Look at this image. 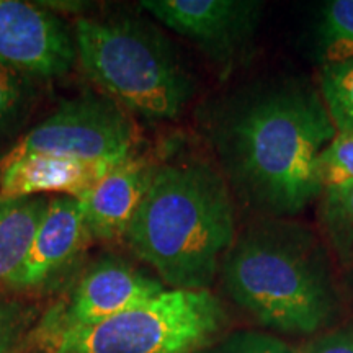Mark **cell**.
Masks as SVG:
<instances>
[{"label": "cell", "instance_id": "obj_1", "mask_svg": "<svg viewBox=\"0 0 353 353\" xmlns=\"http://www.w3.org/2000/svg\"><path fill=\"white\" fill-rule=\"evenodd\" d=\"M335 134L319 90L299 81L232 97L210 125L229 188L267 218L301 213L322 195L317 159Z\"/></svg>", "mask_w": 353, "mask_h": 353}, {"label": "cell", "instance_id": "obj_2", "mask_svg": "<svg viewBox=\"0 0 353 353\" xmlns=\"http://www.w3.org/2000/svg\"><path fill=\"white\" fill-rule=\"evenodd\" d=\"M236 236L226 176L187 159L157 164L123 242L170 290H208Z\"/></svg>", "mask_w": 353, "mask_h": 353}, {"label": "cell", "instance_id": "obj_3", "mask_svg": "<svg viewBox=\"0 0 353 353\" xmlns=\"http://www.w3.org/2000/svg\"><path fill=\"white\" fill-rule=\"evenodd\" d=\"M221 268L229 296L265 327L314 334L335 314L327 245L294 221L263 218L247 226Z\"/></svg>", "mask_w": 353, "mask_h": 353}, {"label": "cell", "instance_id": "obj_4", "mask_svg": "<svg viewBox=\"0 0 353 353\" xmlns=\"http://www.w3.org/2000/svg\"><path fill=\"white\" fill-rule=\"evenodd\" d=\"M74 38L87 77L131 117L170 121L193 100L192 74L169 38L148 21L82 19Z\"/></svg>", "mask_w": 353, "mask_h": 353}, {"label": "cell", "instance_id": "obj_5", "mask_svg": "<svg viewBox=\"0 0 353 353\" xmlns=\"http://www.w3.org/2000/svg\"><path fill=\"white\" fill-rule=\"evenodd\" d=\"M226 324L210 290H170L92 327L41 341L46 353H198Z\"/></svg>", "mask_w": 353, "mask_h": 353}, {"label": "cell", "instance_id": "obj_6", "mask_svg": "<svg viewBox=\"0 0 353 353\" xmlns=\"http://www.w3.org/2000/svg\"><path fill=\"white\" fill-rule=\"evenodd\" d=\"M138 143L139 132L130 113L107 95L85 94L64 101L17 141L2 159L48 154L114 164L134 154Z\"/></svg>", "mask_w": 353, "mask_h": 353}, {"label": "cell", "instance_id": "obj_7", "mask_svg": "<svg viewBox=\"0 0 353 353\" xmlns=\"http://www.w3.org/2000/svg\"><path fill=\"white\" fill-rule=\"evenodd\" d=\"M139 7L224 69L249 50L263 12L259 0H143Z\"/></svg>", "mask_w": 353, "mask_h": 353}, {"label": "cell", "instance_id": "obj_8", "mask_svg": "<svg viewBox=\"0 0 353 353\" xmlns=\"http://www.w3.org/2000/svg\"><path fill=\"white\" fill-rule=\"evenodd\" d=\"M77 59L76 38L38 3L0 0V61L33 81L63 77Z\"/></svg>", "mask_w": 353, "mask_h": 353}, {"label": "cell", "instance_id": "obj_9", "mask_svg": "<svg viewBox=\"0 0 353 353\" xmlns=\"http://www.w3.org/2000/svg\"><path fill=\"white\" fill-rule=\"evenodd\" d=\"M165 286L130 263L105 259L83 273L68 301L44 317L39 335L92 327L162 293Z\"/></svg>", "mask_w": 353, "mask_h": 353}, {"label": "cell", "instance_id": "obj_10", "mask_svg": "<svg viewBox=\"0 0 353 353\" xmlns=\"http://www.w3.org/2000/svg\"><path fill=\"white\" fill-rule=\"evenodd\" d=\"M90 239L81 201L50 198L30 252L8 288L37 290L48 285L82 254Z\"/></svg>", "mask_w": 353, "mask_h": 353}, {"label": "cell", "instance_id": "obj_11", "mask_svg": "<svg viewBox=\"0 0 353 353\" xmlns=\"http://www.w3.org/2000/svg\"><path fill=\"white\" fill-rule=\"evenodd\" d=\"M157 164L144 154H131L114 164L83 195L81 205L92 239L125 241Z\"/></svg>", "mask_w": 353, "mask_h": 353}, {"label": "cell", "instance_id": "obj_12", "mask_svg": "<svg viewBox=\"0 0 353 353\" xmlns=\"http://www.w3.org/2000/svg\"><path fill=\"white\" fill-rule=\"evenodd\" d=\"M114 164L85 162L48 154H30L13 161L2 159L0 198L44 196V193H57L59 196L81 200Z\"/></svg>", "mask_w": 353, "mask_h": 353}, {"label": "cell", "instance_id": "obj_13", "mask_svg": "<svg viewBox=\"0 0 353 353\" xmlns=\"http://www.w3.org/2000/svg\"><path fill=\"white\" fill-rule=\"evenodd\" d=\"M48 203V196L0 198V286L10 285L23 265Z\"/></svg>", "mask_w": 353, "mask_h": 353}, {"label": "cell", "instance_id": "obj_14", "mask_svg": "<svg viewBox=\"0 0 353 353\" xmlns=\"http://www.w3.org/2000/svg\"><path fill=\"white\" fill-rule=\"evenodd\" d=\"M319 224L329 250L345 267H353V183L322 190Z\"/></svg>", "mask_w": 353, "mask_h": 353}, {"label": "cell", "instance_id": "obj_15", "mask_svg": "<svg viewBox=\"0 0 353 353\" xmlns=\"http://www.w3.org/2000/svg\"><path fill=\"white\" fill-rule=\"evenodd\" d=\"M316 50L322 65L353 59V0H330L321 7Z\"/></svg>", "mask_w": 353, "mask_h": 353}, {"label": "cell", "instance_id": "obj_16", "mask_svg": "<svg viewBox=\"0 0 353 353\" xmlns=\"http://www.w3.org/2000/svg\"><path fill=\"white\" fill-rule=\"evenodd\" d=\"M319 94L335 131L353 132V59L322 65Z\"/></svg>", "mask_w": 353, "mask_h": 353}, {"label": "cell", "instance_id": "obj_17", "mask_svg": "<svg viewBox=\"0 0 353 353\" xmlns=\"http://www.w3.org/2000/svg\"><path fill=\"white\" fill-rule=\"evenodd\" d=\"M33 82L0 61V138L15 130L25 118L34 97Z\"/></svg>", "mask_w": 353, "mask_h": 353}, {"label": "cell", "instance_id": "obj_18", "mask_svg": "<svg viewBox=\"0 0 353 353\" xmlns=\"http://www.w3.org/2000/svg\"><path fill=\"white\" fill-rule=\"evenodd\" d=\"M322 188L353 183V132H337L317 159Z\"/></svg>", "mask_w": 353, "mask_h": 353}, {"label": "cell", "instance_id": "obj_19", "mask_svg": "<svg viewBox=\"0 0 353 353\" xmlns=\"http://www.w3.org/2000/svg\"><path fill=\"white\" fill-rule=\"evenodd\" d=\"M28 311L15 303H0V353H17L28 334Z\"/></svg>", "mask_w": 353, "mask_h": 353}, {"label": "cell", "instance_id": "obj_20", "mask_svg": "<svg viewBox=\"0 0 353 353\" xmlns=\"http://www.w3.org/2000/svg\"><path fill=\"white\" fill-rule=\"evenodd\" d=\"M226 353H299L288 343L270 335L244 332L228 343Z\"/></svg>", "mask_w": 353, "mask_h": 353}, {"label": "cell", "instance_id": "obj_21", "mask_svg": "<svg viewBox=\"0 0 353 353\" xmlns=\"http://www.w3.org/2000/svg\"><path fill=\"white\" fill-rule=\"evenodd\" d=\"M304 353H353V327H342L321 335Z\"/></svg>", "mask_w": 353, "mask_h": 353}]
</instances>
